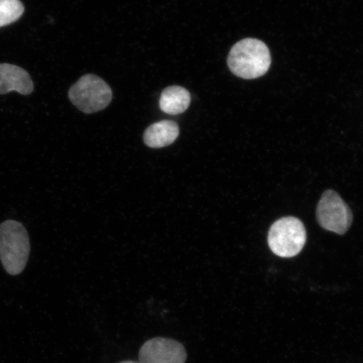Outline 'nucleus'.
I'll list each match as a JSON object with an SVG mask.
<instances>
[{
	"mask_svg": "<svg viewBox=\"0 0 363 363\" xmlns=\"http://www.w3.org/2000/svg\"><path fill=\"white\" fill-rule=\"evenodd\" d=\"M227 63L231 72L239 78L255 79L269 71L270 52L260 40L244 39L231 48Z\"/></svg>",
	"mask_w": 363,
	"mask_h": 363,
	"instance_id": "f257e3e1",
	"label": "nucleus"
},
{
	"mask_svg": "<svg viewBox=\"0 0 363 363\" xmlns=\"http://www.w3.org/2000/svg\"><path fill=\"white\" fill-rule=\"evenodd\" d=\"M30 252L29 235L24 225L13 220L0 224V261L9 274L16 276L24 271Z\"/></svg>",
	"mask_w": 363,
	"mask_h": 363,
	"instance_id": "f03ea898",
	"label": "nucleus"
},
{
	"mask_svg": "<svg viewBox=\"0 0 363 363\" xmlns=\"http://www.w3.org/2000/svg\"><path fill=\"white\" fill-rule=\"evenodd\" d=\"M307 234L303 222L293 216L281 218L272 225L267 235L271 251L280 257L297 256L305 247Z\"/></svg>",
	"mask_w": 363,
	"mask_h": 363,
	"instance_id": "7ed1b4c3",
	"label": "nucleus"
},
{
	"mask_svg": "<svg viewBox=\"0 0 363 363\" xmlns=\"http://www.w3.org/2000/svg\"><path fill=\"white\" fill-rule=\"evenodd\" d=\"M68 98L74 106L86 113L103 111L112 99V90L98 76L86 74L72 85Z\"/></svg>",
	"mask_w": 363,
	"mask_h": 363,
	"instance_id": "20e7f679",
	"label": "nucleus"
},
{
	"mask_svg": "<svg viewBox=\"0 0 363 363\" xmlns=\"http://www.w3.org/2000/svg\"><path fill=\"white\" fill-rule=\"evenodd\" d=\"M318 223L322 228L344 235L352 224V212L346 202L334 190L322 194L316 210Z\"/></svg>",
	"mask_w": 363,
	"mask_h": 363,
	"instance_id": "39448f33",
	"label": "nucleus"
},
{
	"mask_svg": "<svg viewBox=\"0 0 363 363\" xmlns=\"http://www.w3.org/2000/svg\"><path fill=\"white\" fill-rule=\"evenodd\" d=\"M187 352L183 344L174 339L155 337L140 347V363H185Z\"/></svg>",
	"mask_w": 363,
	"mask_h": 363,
	"instance_id": "423d86ee",
	"label": "nucleus"
},
{
	"mask_svg": "<svg viewBox=\"0 0 363 363\" xmlns=\"http://www.w3.org/2000/svg\"><path fill=\"white\" fill-rule=\"evenodd\" d=\"M33 90V81L25 69L9 63L0 65V94L16 91L22 95H28Z\"/></svg>",
	"mask_w": 363,
	"mask_h": 363,
	"instance_id": "0eeeda50",
	"label": "nucleus"
},
{
	"mask_svg": "<svg viewBox=\"0 0 363 363\" xmlns=\"http://www.w3.org/2000/svg\"><path fill=\"white\" fill-rule=\"evenodd\" d=\"M179 135L178 124L174 121H162L150 125L145 131L143 139L149 147L162 148L174 143Z\"/></svg>",
	"mask_w": 363,
	"mask_h": 363,
	"instance_id": "6e6552de",
	"label": "nucleus"
},
{
	"mask_svg": "<svg viewBox=\"0 0 363 363\" xmlns=\"http://www.w3.org/2000/svg\"><path fill=\"white\" fill-rule=\"evenodd\" d=\"M191 97L189 91L179 86H171L162 91L159 101L162 111L176 116L187 111Z\"/></svg>",
	"mask_w": 363,
	"mask_h": 363,
	"instance_id": "1a4fd4ad",
	"label": "nucleus"
},
{
	"mask_svg": "<svg viewBox=\"0 0 363 363\" xmlns=\"http://www.w3.org/2000/svg\"><path fill=\"white\" fill-rule=\"evenodd\" d=\"M25 11L21 0H0V27L16 22Z\"/></svg>",
	"mask_w": 363,
	"mask_h": 363,
	"instance_id": "9d476101",
	"label": "nucleus"
},
{
	"mask_svg": "<svg viewBox=\"0 0 363 363\" xmlns=\"http://www.w3.org/2000/svg\"><path fill=\"white\" fill-rule=\"evenodd\" d=\"M119 363H140V362H135V361H123V362H121Z\"/></svg>",
	"mask_w": 363,
	"mask_h": 363,
	"instance_id": "9b49d317",
	"label": "nucleus"
}]
</instances>
